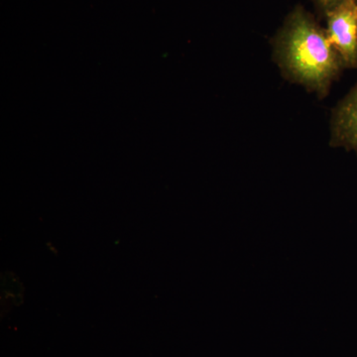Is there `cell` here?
I'll list each match as a JSON object with an SVG mask.
<instances>
[{"label":"cell","mask_w":357,"mask_h":357,"mask_svg":"<svg viewBox=\"0 0 357 357\" xmlns=\"http://www.w3.org/2000/svg\"><path fill=\"white\" fill-rule=\"evenodd\" d=\"M271 55L284 79L319 100L330 95L345 66L316 14L298 3L272 36Z\"/></svg>","instance_id":"cell-1"},{"label":"cell","mask_w":357,"mask_h":357,"mask_svg":"<svg viewBox=\"0 0 357 357\" xmlns=\"http://www.w3.org/2000/svg\"><path fill=\"white\" fill-rule=\"evenodd\" d=\"M326 31L347 70L357 69V0H345L326 13Z\"/></svg>","instance_id":"cell-2"},{"label":"cell","mask_w":357,"mask_h":357,"mask_svg":"<svg viewBox=\"0 0 357 357\" xmlns=\"http://www.w3.org/2000/svg\"><path fill=\"white\" fill-rule=\"evenodd\" d=\"M328 129L331 146L357 155V81L333 107Z\"/></svg>","instance_id":"cell-3"},{"label":"cell","mask_w":357,"mask_h":357,"mask_svg":"<svg viewBox=\"0 0 357 357\" xmlns=\"http://www.w3.org/2000/svg\"><path fill=\"white\" fill-rule=\"evenodd\" d=\"M344 1L345 0H311L312 6L316 10L314 14L318 16L319 20H324L326 13H328L331 9Z\"/></svg>","instance_id":"cell-4"}]
</instances>
